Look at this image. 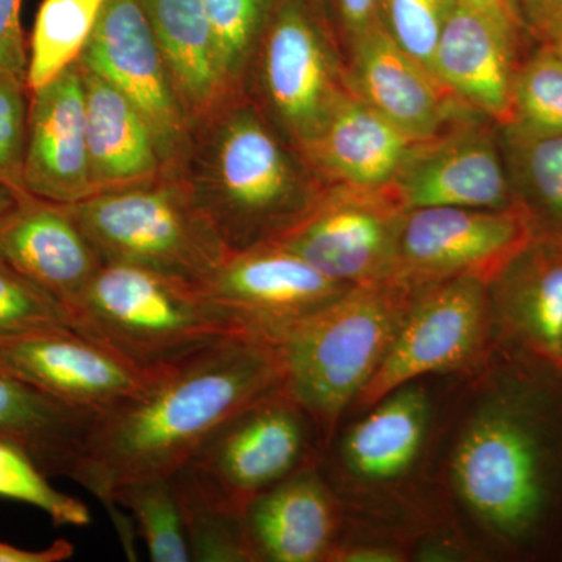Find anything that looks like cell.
I'll use <instances>...</instances> for the list:
<instances>
[{
  "mask_svg": "<svg viewBox=\"0 0 562 562\" xmlns=\"http://www.w3.org/2000/svg\"><path fill=\"white\" fill-rule=\"evenodd\" d=\"M330 561H350V562H395L401 561L397 553L384 549H353L344 550V552H331Z\"/></svg>",
  "mask_w": 562,
  "mask_h": 562,
  "instance_id": "41",
  "label": "cell"
},
{
  "mask_svg": "<svg viewBox=\"0 0 562 562\" xmlns=\"http://www.w3.org/2000/svg\"><path fill=\"white\" fill-rule=\"evenodd\" d=\"M366 102L413 139L431 138L446 117L441 81L395 43L391 33H366L358 57Z\"/></svg>",
  "mask_w": 562,
  "mask_h": 562,
  "instance_id": "23",
  "label": "cell"
},
{
  "mask_svg": "<svg viewBox=\"0 0 562 562\" xmlns=\"http://www.w3.org/2000/svg\"><path fill=\"white\" fill-rule=\"evenodd\" d=\"M244 527L254 561H325L333 552L335 505L321 476L305 465L251 498Z\"/></svg>",
  "mask_w": 562,
  "mask_h": 562,
  "instance_id": "17",
  "label": "cell"
},
{
  "mask_svg": "<svg viewBox=\"0 0 562 562\" xmlns=\"http://www.w3.org/2000/svg\"><path fill=\"white\" fill-rule=\"evenodd\" d=\"M371 191L319 194L301 220L266 244L292 251L339 283H375L397 266L401 224L392 202Z\"/></svg>",
  "mask_w": 562,
  "mask_h": 562,
  "instance_id": "13",
  "label": "cell"
},
{
  "mask_svg": "<svg viewBox=\"0 0 562 562\" xmlns=\"http://www.w3.org/2000/svg\"><path fill=\"white\" fill-rule=\"evenodd\" d=\"M310 422L283 383L222 424L184 465L244 509L308 465Z\"/></svg>",
  "mask_w": 562,
  "mask_h": 562,
  "instance_id": "7",
  "label": "cell"
},
{
  "mask_svg": "<svg viewBox=\"0 0 562 562\" xmlns=\"http://www.w3.org/2000/svg\"><path fill=\"white\" fill-rule=\"evenodd\" d=\"M461 5L471 7V9L483 11L491 18L502 22L506 27L516 29L517 13L514 9L513 0H453Z\"/></svg>",
  "mask_w": 562,
  "mask_h": 562,
  "instance_id": "39",
  "label": "cell"
},
{
  "mask_svg": "<svg viewBox=\"0 0 562 562\" xmlns=\"http://www.w3.org/2000/svg\"><path fill=\"white\" fill-rule=\"evenodd\" d=\"M243 92L192 122L176 169L232 251L276 239L317 199Z\"/></svg>",
  "mask_w": 562,
  "mask_h": 562,
  "instance_id": "3",
  "label": "cell"
},
{
  "mask_svg": "<svg viewBox=\"0 0 562 562\" xmlns=\"http://www.w3.org/2000/svg\"><path fill=\"white\" fill-rule=\"evenodd\" d=\"M70 321L74 330L146 369L246 335L190 281L114 262H103Z\"/></svg>",
  "mask_w": 562,
  "mask_h": 562,
  "instance_id": "5",
  "label": "cell"
},
{
  "mask_svg": "<svg viewBox=\"0 0 562 562\" xmlns=\"http://www.w3.org/2000/svg\"><path fill=\"white\" fill-rule=\"evenodd\" d=\"M503 322L524 358L560 373L562 366V249L536 251L506 290Z\"/></svg>",
  "mask_w": 562,
  "mask_h": 562,
  "instance_id": "25",
  "label": "cell"
},
{
  "mask_svg": "<svg viewBox=\"0 0 562 562\" xmlns=\"http://www.w3.org/2000/svg\"><path fill=\"white\" fill-rule=\"evenodd\" d=\"M95 416L0 369V441L27 454L47 476L72 479Z\"/></svg>",
  "mask_w": 562,
  "mask_h": 562,
  "instance_id": "22",
  "label": "cell"
},
{
  "mask_svg": "<svg viewBox=\"0 0 562 562\" xmlns=\"http://www.w3.org/2000/svg\"><path fill=\"white\" fill-rule=\"evenodd\" d=\"M522 360L513 386L462 436L453 476L495 538L531 554L562 532V375Z\"/></svg>",
  "mask_w": 562,
  "mask_h": 562,
  "instance_id": "2",
  "label": "cell"
},
{
  "mask_svg": "<svg viewBox=\"0 0 562 562\" xmlns=\"http://www.w3.org/2000/svg\"><path fill=\"white\" fill-rule=\"evenodd\" d=\"M336 9L351 27L364 29L371 21L376 0H333Z\"/></svg>",
  "mask_w": 562,
  "mask_h": 562,
  "instance_id": "40",
  "label": "cell"
},
{
  "mask_svg": "<svg viewBox=\"0 0 562 562\" xmlns=\"http://www.w3.org/2000/svg\"><path fill=\"white\" fill-rule=\"evenodd\" d=\"M194 286L239 330L276 344L353 288L276 244L233 251Z\"/></svg>",
  "mask_w": 562,
  "mask_h": 562,
  "instance_id": "8",
  "label": "cell"
},
{
  "mask_svg": "<svg viewBox=\"0 0 562 562\" xmlns=\"http://www.w3.org/2000/svg\"><path fill=\"white\" fill-rule=\"evenodd\" d=\"M65 206L103 262L194 284L233 254L172 171Z\"/></svg>",
  "mask_w": 562,
  "mask_h": 562,
  "instance_id": "6",
  "label": "cell"
},
{
  "mask_svg": "<svg viewBox=\"0 0 562 562\" xmlns=\"http://www.w3.org/2000/svg\"><path fill=\"white\" fill-rule=\"evenodd\" d=\"M428 422L425 391L405 384L375 403L344 441V460L366 480L402 475L419 453Z\"/></svg>",
  "mask_w": 562,
  "mask_h": 562,
  "instance_id": "26",
  "label": "cell"
},
{
  "mask_svg": "<svg viewBox=\"0 0 562 562\" xmlns=\"http://www.w3.org/2000/svg\"><path fill=\"white\" fill-rule=\"evenodd\" d=\"M105 0H44L29 52V90L35 91L80 60Z\"/></svg>",
  "mask_w": 562,
  "mask_h": 562,
  "instance_id": "28",
  "label": "cell"
},
{
  "mask_svg": "<svg viewBox=\"0 0 562 562\" xmlns=\"http://www.w3.org/2000/svg\"><path fill=\"white\" fill-rule=\"evenodd\" d=\"M486 331V284L465 277L439 284L413 302L382 362L358 395V406L375 405L427 373L457 368L480 349Z\"/></svg>",
  "mask_w": 562,
  "mask_h": 562,
  "instance_id": "11",
  "label": "cell"
},
{
  "mask_svg": "<svg viewBox=\"0 0 562 562\" xmlns=\"http://www.w3.org/2000/svg\"><path fill=\"white\" fill-rule=\"evenodd\" d=\"M543 27L550 38V49L562 57V3H550L543 14Z\"/></svg>",
  "mask_w": 562,
  "mask_h": 562,
  "instance_id": "42",
  "label": "cell"
},
{
  "mask_svg": "<svg viewBox=\"0 0 562 562\" xmlns=\"http://www.w3.org/2000/svg\"><path fill=\"white\" fill-rule=\"evenodd\" d=\"M79 65L110 81L136 106L154 135L165 171L176 169L190 124L143 0H105Z\"/></svg>",
  "mask_w": 562,
  "mask_h": 562,
  "instance_id": "10",
  "label": "cell"
},
{
  "mask_svg": "<svg viewBox=\"0 0 562 562\" xmlns=\"http://www.w3.org/2000/svg\"><path fill=\"white\" fill-rule=\"evenodd\" d=\"M447 2L449 0H387L392 38L431 74Z\"/></svg>",
  "mask_w": 562,
  "mask_h": 562,
  "instance_id": "36",
  "label": "cell"
},
{
  "mask_svg": "<svg viewBox=\"0 0 562 562\" xmlns=\"http://www.w3.org/2000/svg\"><path fill=\"white\" fill-rule=\"evenodd\" d=\"M513 33L490 14L449 0L432 74L443 87L495 120L513 121Z\"/></svg>",
  "mask_w": 562,
  "mask_h": 562,
  "instance_id": "18",
  "label": "cell"
},
{
  "mask_svg": "<svg viewBox=\"0 0 562 562\" xmlns=\"http://www.w3.org/2000/svg\"><path fill=\"white\" fill-rule=\"evenodd\" d=\"M25 195L22 192L14 191L13 188L0 183V225L3 224L11 214L20 209L21 202L24 201Z\"/></svg>",
  "mask_w": 562,
  "mask_h": 562,
  "instance_id": "43",
  "label": "cell"
},
{
  "mask_svg": "<svg viewBox=\"0 0 562 562\" xmlns=\"http://www.w3.org/2000/svg\"><path fill=\"white\" fill-rule=\"evenodd\" d=\"M24 191L58 205H72L94 194L79 63L31 91Z\"/></svg>",
  "mask_w": 562,
  "mask_h": 562,
  "instance_id": "15",
  "label": "cell"
},
{
  "mask_svg": "<svg viewBox=\"0 0 562 562\" xmlns=\"http://www.w3.org/2000/svg\"><path fill=\"white\" fill-rule=\"evenodd\" d=\"M547 5H550V3H562V0H546Z\"/></svg>",
  "mask_w": 562,
  "mask_h": 562,
  "instance_id": "44",
  "label": "cell"
},
{
  "mask_svg": "<svg viewBox=\"0 0 562 562\" xmlns=\"http://www.w3.org/2000/svg\"><path fill=\"white\" fill-rule=\"evenodd\" d=\"M31 90L27 81L0 72V183L24 191V161L27 147ZM31 195V194H29Z\"/></svg>",
  "mask_w": 562,
  "mask_h": 562,
  "instance_id": "35",
  "label": "cell"
},
{
  "mask_svg": "<svg viewBox=\"0 0 562 562\" xmlns=\"http://www.w3.org/2000/svg\"><path fill=\"white\" fill-rule=\"evenodd\" d=\"M72 543L58 539L44 550H24L0 541V562H61L74 557Z\"/></svg>",
  "mask_w": 562,
  "mask_h": 562,
  "instance_id": "38",
  "label": "cell"
},
{
  "mask_svg": "<svg viewBox=\"0 0 562 562\" xmlns=\"http://www.w3.org/2000/svg\"><path fill=\"white\" fill-rule=\"evenodd\" d=\"M412 305L397 286L358 284L281 339L284 387L322 435L372 379Z\"/></svg>",
  "mask_w": 562,
  "mask_h": 562,
  "instance_id": "4",
  "label": "cell"
},
{
  "mask_svg": "<svg viewBox=\"0 0 562 562\" xmlns=\"http://www.w3.org/2000/svg\"><path fill=\"white\" fill-rule=\"evenodd\" d=\"M0 260L49 292L69 313L103 266L68 209L33 195H25L0 225Z\"/></svg>",
  "mask_w": 562,
  "mask_h": 562,
  "instance_id": "16",
  "label": "cell"
},
{
  "mask_svg": "<svg viewBox=\"0 0 562 562\" xmlns=\"http://www.w3.org/2000/svg\"><path fill=\"white\" fill-rule=\"evenodd\" d=\"M188 124L228 95L216 41L202 0H143Z\"/></svg>",
  "mask_w": 562,
  "mask_h": 562,
  "instance_id": "21",
  "label": "cell"
},
{
  "mask_svg": "<svg viewBox=\"0 0 562 562\" xmlns=\"http://www.w3.org/2000/svg\"><path fill=\"white\" fill-rule=\"evenodd\" d=\"M228 90L243 92L244 72L260 43L273 0H202Z\"/></svg>",
  "mask_w": 562,
  "mask_h": 562,
  "instance_id": "30",
  "label": "cell"
},
{
  "mask_svg": "<svg viewBox=\"0 0 562 562\" xmlns=\"http://www.w3.org/2000/svg\"><path fill=\"white\" fill-rule=\"evenodd\" d=\"M0 497L29 503L47 514L54 524L85 527L91 522L83 502L55 490L46 473L16 447L0 441Z\"/></svg>",
  "mask_w": 562,
  "mask_h": 562,
  "instance_id": "31",
  "label": "cell"
},
{
  "mask_svg": "<svg viewBox=\"0 0 562 562\" xmlns=\"http://www.w3.org/2000/svg\"><path fill=\"white\" fill-rule=\"evenodd\" d=\"M161 368H140L69 327L0 339V369L72 408L94 414L135 397Z\"/></svg>",
  "mask_w": 562,
  "mask_h": 562,
  "instance_id": "12",
  "label": "cell"
},
{
  "mask_svg": "<svg viewBox=\"0 0 562 562\" xmlns=\"http://www.w3.org/2000/svg\"><path fill=\"white\" fill-rule=\"evenodd\" d=\"M171 480L191 561H254L244 527V509L225 501L188 465L173 473Z\"/></svg>",
  "mask_w": 562,
  "mask_h": 562,
  "instance_id": "27",
  "label": "cell"
},
{
  "mask_svg": "<svg viewBox=\"0 0 562 562\" xmlns=\"http://www.w3.org/2000/svg\"><path fill=\"white\" fill-rule=\"evenodd\" d=\"M514 117L519 116L530 135L562 133V57L541 52L513 85Z\"/></svg>",
  "mask_w": 562,
  "mask_h": 562,
  "instance_id": "33",
  "label": "cell"
},
{
  "mask_svg": "<svg viewBox=\"0 0 562 562\" xmlns=\"http://www.w3.org/2000/svg\"><path fill=\"white\" fill-rule=\"evenodd\" d=\"M258 44L262 90L303 151L336 98L324 44L303 0H273Z\"/></svg>",
  "mask_w": 562,
  "mask_h": 562,
  "instance_id": "14",
  "label": "cell"
},
{
  "mask_svg": "<svg viewBox=\"0 0 562 562\" xmlns=\"http://www.w3.org/2000/svg\"><path fill=\"white\" fill-rule=\"evenodd\" d=\"M525 210L414 209L401 224L397 266L416 279H501L535 243Z\"/></svg>",
  "mask_w": 562,
  "mask_h": 562,
  "instance_id": "9",
  "label": "cell"
},
{
  "mask_svg": "<svg viewBox=\"0 0 562 562\" xmlns=\"http://www.w3.org/2000/svg\"><path fill=\"white\" fill-rule=\"evenodd\" d=\"M63 327L72 328L66 306L0 260V339Z\"/></svg>",
  "mask_w": 562,
  "mask_h": 562,
  "instance_id": "32",
  "label": "cell"
},
{
  "mask_svg": "<svg viewBox=\"0 0 562 562\" xmlns=\"http://www.w3.org/2000/svg\"><path fill=\"white\" fill-rule=\"evenodd\" d=\"M80 69L94 194L160 176L165 171L160 151L136 106L110 81Z\"/></svg>",
  "mask_w": 562,
  "mask_h": 562,
  "instance_id": "20",
  "label": "cell"
},
{
  "mask_svg": "<svg viewBox=\"0 0 562 562\" xmlns=\"http://www.w3.org/2000/svg\"><path fill=\"white\" fill-rule=\"evenodd\" d=\"M368 102L336 95L303 155L358 190H379L401 171L414 143Z\"/></svg>",
  "mask_w": 562,
  "mask_h": 562,
  "instance_id": "19",
  "label": "cell"
},
{
  "mask_svg": "<svg viewBox=\"0 0 562 562\" xmlns=\"http://www.w3.org/2000/svg\"><path fill=\"white\" fill-rule=\"evenodd\" d=\"M408 209H508V183L494 147L486 140H460L417 165L401 187Z\"/></svg>",
  "mask_w": 562,
  "mask_h": 562,
  "instance_id": "24",
  "label": "cell"
},
{
  "mask_svg": "<svg viewBox=\"0 0 562 562\" xmlns=\"http://www.w3.org/2000/svg\"><path fill=\"white\" fill-rule=\"evenodd\" d=\"M21 7L22 0H0V72L25 79L29 50L22 32Z\"/></svg>",
  "mask_w": 562,
  "mask_h": 562,
  "instance_id": "37",
  "label": "cell"
},
{
  "mask_svg": "<svg viewBox=\"0 0 562 562\" xmlns=\"http://www.w3.org/2000/svg\"><path fill=\"white\" fill-rule=\"evenodd\" d=\"M284 383L279 344L235 335L162 366L139 394L92 422L72 480L109 508L122 484L171 476L222 424Z\"/></svg>",
  "mask_w": 562,
  "mask_h": 562,
  "instance_id": "1",
  "label": "cell"
},
{
  "mask_svg": "<svg viewBox=\"0 0 562 562\" xmlns=\"http://www.w3.org/2000/svg\"><path fill=\"white\" fill-rule=\"evenodd\" d=\"M116 505L135 516L155 562L191 561L187 532L171 476L122 484L111 492L109 509L117 516Z\"/></svg>",
  "mask_w": 562,
  "mask_h": 562,
  "instance_id": "29",
  "label": "cell"
},
{
  "mask_svg": "<svg viewBox=\"0 0 562 562\" xmlns=\"http://www.w3.org/2000/svg\"><path fill=\"white\" fill-rule=\"evenodd\" d=\"M531 143L525 151V171L532 195L538 202L546 236L562 249V133L530 135Z\"/></svg>",
  "mask_w": 562,
  "mask_h": 562,
  "instance_id": "34",
  "label": "cell"
}]
</instances>
